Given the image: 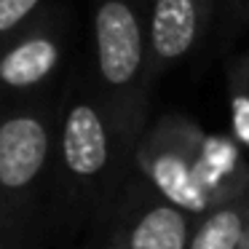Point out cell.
Masks as SVG:
<instances>
[{"mask_svg":"<svg viewBox=\"0 0 249 249\" xmlns=\"http://www.w3.org/2000/svg\"><path fill=\"white\" fill-rule=\"evenodd\" d=\"M59 0H0V46Z\"/></svg>","mask_w":249,"mask_h":249,"instance_id":"obj_9","label":"cell"},{"mask_svg":"<svg viewBox=\"0 0 249 249\" xmlns=\"http://www.w3.org/2000/svg\"><path fill=\"white\" fill-rule=\"evenodd\" d=\"M222 0H153L150 3V78L153 86L182 65L214 30Z\"/></svg>","mask_w":249,"mask_h":249,"instance_id":"obj_6","label":"cell"},{"mask_svg":"<svg viewBox=\"0 0 249 249\" xmlns=\"http://www.w3.org/2000/svg\"><path fill=\"white\" fill-rule=\"evenodd\" d=\"M241 249H249V228H247V238H244V247Z\"/></svg>","mask_w":249,"mask_h":249,"instance_id":"obj_14","label":"cell"},{"mask_svg":"<svg viewBox=\"0 0 249 249\" xmlns=\"http://www.w3.org/2000/svg\"><path fill=\"white\" fill-rule=\"evenodd\" d=\"M204 137L206 131H201L190 118L163 115L140 137L134 150L140 182L198 220L206 214L196 190V163Z\"/></svg>","mask_w":249,"mask_h":249,"instance_id":"obj_4","label":"cell"},{"mask_svg":"<svg viewBox=\"0 0 249 249\" xmlns=\"http://www.w3.org/2000/svg\"><path fill=\"white\" fill-rule=\"evenodd\" d=\"M107 249H126V247H124V244H121V241H113V244H110Z\"/></svg>","mask_w":249,"mask_h":249,"instance_id":"obj_13","label":"cell"},{"mask_svg":"<svg viewBox=\"0 0 249 249\" xmlns=\"http://www.w3.org/2000/svg\"><path fill=\"white\" fill-rule=\"evenodd\" d=\"M147 19V0H91L94 86L134 145L145 134L153 89Z\"/></svg>","mask_w":249,"mask_h":249,"instance_id":"obj_1","label":"cell"},{"mask_svg":"<svg viewBox=\"0 0 249 249\" xmlns=\"http://www.w3.org/2000/svg\"><path fill=\"white\" fill-rule=\"evenodd\" d=\"M56 115L59 107L43 102L0 110V231L6 238L27 222L56 166Z\"/></svg>","mask_w":249,"mask_h":249,"instance_id":"obj_3","label":"cell"},{"mask_svg":"<svg viewBox=\"0 0 249 249\" xmlns=\"http://www.w3.org/2000/svg\"><path fill=\"white\" fill-rule=\"evenodd\" d=\"M67 46L70 11L59 0L0 46V94L27 97L40 91L59 72Z\"/></svg>","mask_w":249,"mask_h":249,"instance_id":"obj_5","label":"cell"},{"mask_svg":"<svg viewBox=\"0 0 249 249\" xmlns=\"http://www.w3.org/2000/svg\"><path fill=\"white\" fill-rule=\"evenodd\" d=\"M231 110H233V140L249 147V56L241 67L231 72Z\"/></svg>","mask_w":249,"mask_h":249,"instance_id":"obj_10","label":"cell"},{"mask_svg":"<svg viewBox=\"0 0 249 249\" xmlns=\"http://www.w3.org/2000/svg\"><path fill=\"white\" fill-rule=\"evenodd\" d=\"M249 228V198L222 204L196 225L188 249H241Z\"/></svg>","mask_w":249,"mask_h":249,"instance_id":"obj_8","label":"cell"},{"mask_svg":"<svg viewBox=\"0 0 249 249\" xmlns=\"http://www.w3.org/2000/svg\"><path fill=\"white\" fill-rule=\"evenodd\" d=\"M249 27V0H222L214 22L217 46H228Z\"/></svg>","mask_w":249,"mask_h":249,"instance_id":"obj_11","label":"cell"},{"mask_svg":"<svg viewBox=\"0 0 249 249\" xmlns=\"http://www.w3.org/2000/svg\"><path fill=\"white\" fill-rule=\"evenodd\" d=\"M137 145L121 131L94 83H72L56 115V172L72 198L86 204L115 182L126 153Z\"/></svg>","mask_w":249,"mask_h":249,"instance_id":"obj_2","label":"cell"},{"mask_svg":"<svg viewBox=\"0 0 249 249\" xmlns=\"http://www.w3.org/2000/svg\"><path fill=\"white\" fill-rule=\"evenodd\" d=\"M147 3H153V0H147Z\"/></svg>","mask_w":249,"mask_h":249,"instance_id":"obj_15","label":"cell"},{"mask_svg":"<svg viewBox=\"0 0 249 249\" xmlns=\"http://www.w3.org/2000/svg\"><path fill=\"white\" fill-rule=\"evenodd\" d=\"M0 249H8V238L3 236V231H0Z\"/></svg>","mask_w":249,"mask_h":249,"instance_id":"obj_12","label":"cell"},{"mask_svg":"<svg viewBox=\"0 0 249 249\" xmlns=\"http://www.w3.org/2000/svg\"><path fill=\"white\" fill-rule=\"evenodd\" d=\"M142 185V182H140ZM198 217L163 201L142 185V196L126 204L118 238L126 249H188Z\"/></svg>","mask_w":249,"mask_h":249,"instance_id":"obj_7","label":"cell"}]
</instances>
